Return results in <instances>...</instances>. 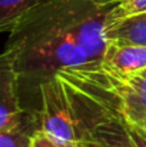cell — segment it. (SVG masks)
Instances as JSON below:
<instances>
[{
    "mask_svg": "<svg viewBox=\"0 0 146 147\" xmlns=\"http://www.w3.org/2000/svg\"><path fill=\"white\" fill-rule=\"evenodd\" d=\"M112 6L95 0H42L9 32L4 50L13 60L26 114L39 120L40 86L57 71L103 59Z\"/></svg>",
    "mask_w": 146,
    "mask_h": 147,
    "instance_id": "1",
    "label": "cell"
},
{
    "mask_svg": "<svg viewBox=\"0 0 146 147\" xmlns=\"http://www.w3.org/2000/svg\"><path fill=\"white\" fill-rule=\"evenodd\" d=\"M29 123L39 126V120L26 114L22 106L13 60L4 50L0 53V131L13 130Z\"/></svg>",
    "mask_w": 146,
    "mask_h": 147,
    "instance_id": "2",
    "label": "cell"
},
{
    "mask_svg": "<svg viewBox=\"0 0 146 147\" xmlns=\"http://www.w3.org/2000/svg\"><path fill=\"white\" fill-rule=\"evenodd\" d=\"M109 70L112 71L113 87L120 98L126 123L143 126L146 121V67L130 74H119L112 69Z\"/></svg>",
    "mask_w": 146,
    "mask_h": 147,
    "instance_id": "3",
    "label": "cell"
},
{
    "mask_svg": "<svg viewBox=\"0 0 146 147\" xmlns=\"http://www.w3.org/2000/svg\"><path fill=\"white\" fill-rule=\"evenodd\" d=\"M89 147H139L122 114V106L115 104L106 110L92 130Z\"/></svg>",
    "mask_w": 146,
    "mask_h": 147,
    "instance_id": "4",
    "label": "cell"
},
{
    "mask_svg": "<svg viewBox=\"0 0 146 147\" xmlns=\"http://www.w3.org/2000/svg\"><path fill=\"white\" fill-rule=\"evenodd\" d=\"M103 64L119 74H130L146 67V46L109 43Z\"/></svg>",
    "mask_w": 146,
    "mask_h": 147,
    "instance_id": "5",
    "label": "cell"
},
{
    "mask_svg": "<svg viewBox=\"0 0 146 147\" xmlns=\"http://www.w3.org/2000/svg\"><path fill=\"white\" fill-rule=\"evenodd\" d=\"M109 43L146 46V11L110 20L106 26Z\"/></svg>",
    "mask_w": 146,
    "mask_h": 147,
    "instance_id": "6",
    "label": "cell"
},
{
    "mask_svg": "<svg viewBox=\"0 0 146 147\" xmlns=\"http://www.w3.org/2000/svg\"><path fill=\"white\" fill-rule=\"evenodd\" d=\"M42 0H0V33L10 32L16 23Z\"/></svg>",
    "mask_w": 146,
    "mask_h": 147,
    "instance_id": "7",
    "label": "cell"
},
{
    "mask_svg": "<svg viewBox=\"0 0 146 147\" xmlns=\"http://www.w3.org/2000/svg\"><path fill=\"white\" fill-rule=\"evenodd\" d=\"M37 129V124L29 123L13 130H1L0 147H30V137Z\"/></svg>",
    "mask_w": 146,
    "mask_h": 147,
    "instance_id": "8",
    "label": "cell"
},
{
    "mask_svg": "<svg viewBox=\"0 0 146 147\" xmlns=\"http://www.w3.org/2000/svg\"><path fill=\"white\" fill-rule=\"evenodd\" d=\"M146 11V0H117L112 6L110 20Z\"/></svg>",
    "mask_w": 146,
    "mask_h": 147,
    "instance_id": "9",
    "label": "cell"
},
{
    "mask_svg": "<svg viewBox=\"0 0 146 147\" xmlns=\"http://www.w3.org/2000/svg\"><path fill=\"white\" fill-rule=\"evenodd\" d=\"M30 147H67V146L60 144L59 142H56L54 139L48 136L45 131L37 129L30 137Z\"/></svg>",
    "mask_w": 146,
    "mask_h": 147,
    "instance_id": "10",
    "label": "cell"
},
{
    "mask_svg": "<svg viewBox=\"0 0 146 147\" xmlns=\"http://www.w3.org/2000/svg\"><path fill=\"white\" fill-rule=\"evenodd\" d=\"M129 130H130V134L133 137V140L136 142V144L139 147H146V130L142 126H133V124H129Z\"/></svg>",
    "mask_w": 146,
    "mask_h": 147,
    "instance_id": "11",
    "label": "cell"
},
{
    "mask_svg": "<svg viewBox=\"0 0 146 147\" xmlns=\"http://www.w3.org/2000/svg\"><path fill=\"white\" fill-rule=\"evenodd\" d=\"M99 4H115L117 0H95Z\"/></svg>",
    "mask_w": 146,
    "mask_h": 147,
    "instance_id": "12",
    "label": "cell"
},
{
    "mask_svg": "<svg viewBox=\"0 0 146 147\" xmlns=\"http://www.w3.org/2000/svg\"><path fill=\"white\" fill-rule=\"evenodd\" d=\"M142 127H143V129H145V130H146V121H145V124H143V126H142Z\"/></svg>",
    "mask_w": 146,
    "mask_h": 147,
    "instance_id": "13",
    "label": "cell"
}]
</instances>
